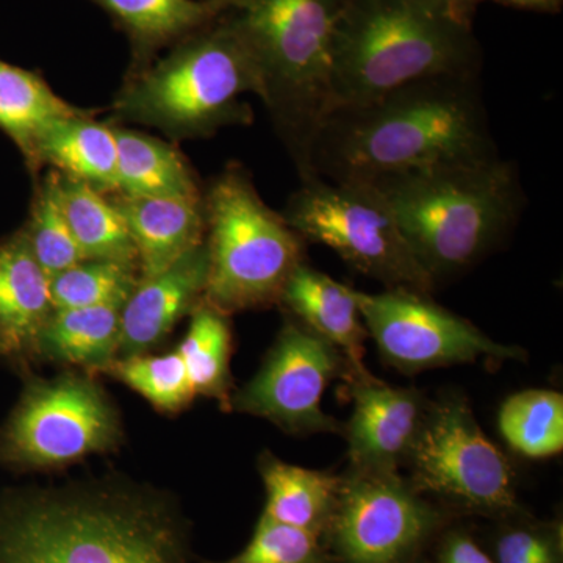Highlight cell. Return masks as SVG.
<instances>
[{"label": "cell", "instance_id": "obj_1", "mask_svg": "<svg viewBox=\"0 0 563 563\" xmlns=\"http://www.w3.org/2000/svg\"><path fill=\"white\" fill-rule=\"evenodd\" d=\"M0 563H198L168 493L106 476L0 493Z\"/></svg>", "mask_w": 563, "mask_h": 563}, {"label": "cell", "instance_id": "obj_2", "mask_svg": "<svg viewBox=\"0 0 563 563\" xmlns=\"http://www.w3.org/2000/svg\"><path fill=\"white\" fill-rule=\"evenodd\" d=\"M495 157L477 76H437L333 109L310 162L313 177L372 181Z\"/></svg>", "mask_w": 563, "mask_h": 563}, {"label": "cell", "instance_id": "obj_3", "mask_svg": "<svg viewBox=\"0 0 563 563\" xmlns=\"http://www.w3.org/2000/svg\"><path fill=\"white\" fill-rule=\"evenodd\" d=\"M366 184L390 207L404 239L435 285L495 250L525 203L520 177L499 155Z\"/></svg>", "mask_w": 563, "mask_h": 563}, {"label": "cell", "instance_id": "obj_4", "mask_svg": "<svg viewBox=\"0 0 563 563\" xmlns=\"http://www.w3.org/2000/svg\"><path fill=\"white\" fill-rule=\"evenodd\" d=\"M261 91L257 65L225 11L128 76L110 121L157 129L173 141L210 139L250 125L254 113L244 96Z\"/></svg>", "mask_w": 563, "mask_h": 563}, {"label": "cell", "instance_id": "obj_5", "mask_svg": "<svg viewBox=\"0 0 563 563\" xmlns=\"http://www.w3.org/2000/svg\"><path fill=\"white\" fill-rule=\"evenodd\" d=\"M343 5L344 0H233L228 10L301 180L313 177L314 139L333 109V36Z\"/></svg>", "mask_w": 563, "mask_h": 563}, {"label": "cell", "instance_id": "obj_6", "mask_svg": "<svg viewBox=\"0 0 563 563\" xmlns=\"http://www.w3.org/2000/svg\"><path fill=\"white\" fill-rule=\"evenodd\" d=\"M481 62L473 29L448 16L406 0H344L333 36V109L428 77L479 76Z\"/></svg>", "mask_w": 563, "mask_h": 563}, {"label": "cell", "instance_id": "obj_7", "mask_svg": "<svg viewBox=\"0 0 563 563\" xmlns=\"http://www.w3.org/2000/svg\"><path fill=\"white\" fill-rule=\"evenodd\" d=\"M209 252L203 302L231 317L279 302L306 242L266 206L244 166L231 163L203 191Z\"/></svg>", "mask_w": 563, "mask_h": 563}, {"label": "cell", "instance_id": "obj_8", "mask_svg": "<svg viewBox=\"0 0 563 563\" xmlns=\"http://www.w3.org/2000/svg\"><path fill=\"white\" fill-rule=\"evenodd\" d=\"M20 399L0 426V465L55 472L120 450V410L92 374H27Z\"/></svg>", "mask_w": 563, "mask_h": 563}, {"label": "cell", "instance_id": "obj_9", "mask_svg": "<svg viewBox=\"0 0 563 563\" xmlns=\"http://www.w3.org/2000/svg\"><path fill=\"white\" fill-rule=\"evenodd\" d=\"M282 214L303 242L328 246L363 276L387 288L432 295L435 282L415 257L390 207L366 181L301 180Z\"/></svg>", "mask_w": 563, "mask_h": 563}, {"label": "cell", "instance_id": "obj_10", "mask_svg": "<svg viewBox=\"0 0 563 563\" xmlns=\"http://www.w3.org/2000/svg\"><path fill=\"white\" fill-rule=\"evenodd\" d=\"M415 490L477 515L520 512L512 463L457 395L429 404L409 462Z\"/></svg>", "mask_w": 563, "mask_h": 563}, {"label": "cell", "instance_id": "obj_11", "mask_svg": "<svg viewBox=\"0 0 563 563\" xmlns=\"http://www.w3.org/2000/svg\"><path fill=\"white\" fill-rule=\"evenodd\" d=\"M443 523L442 510L398 472L351 470L322 540L335 563H417Z\"/></svg>", "mask_w": 563, "mask_h": 563}, {"label": "cell", "instance_id": "obj_12", "mask_svg": "<svg viewBox=\"0 0 563 563\" xmlns=\"http://www.w3.org/2000/svg\"><path fill=\"white\" fill-rule=\"evenodd\" d=\"M358 307L368 335L388 365L413 374L479 358H521L523 350L493 342L483 331L433 302L431 295L387 288L357 290Z\"/></svg>", "mask_w": 563, "mask_h": 563}, {"label": "cell", "instance_id": "obj_13", "mask_svg": "<svg viewBox=\"0 0 563 563\" xmlns=\"http://www.w3.org/2000/svg\"><path fill=\"white\" fill-rule=\"evenodd\" d=\"M347 369L335 346L299 322L287 321L257 374L233 393L231 412L265 418L299 435L342 432V422L322 410V398L329 384Z\"/></svg>", "mask_w": 563, "mask_h": 563}, {"label": "cell", "instance_id": "obj_14", "mask_svg": "<svg viewBox=\"0 0 563 563\" xmlns=\"http://www.w3.org/2000/svg\"><path fill=\"white\" fill-rule=\"evenodd\" d=\"M352 415L343 424L351 470L398 472L412 454L429 402L413 387H395L368 369H347Z\"/></svg>", "mask_w": 563, "mask_h": 563}, {"label": "cell", "instance_id": "obj_15", "mask_svg": "<svg viewBox=\"0 0 563 563\" xmlns=\"http://www.w3.org/2000/svg\"><path fill=\"white\" fill-rule=\"evenodd\" d=\"M209 252L206 242L157 276L140 279L121 310L118 358L146 354L168 339L177 322L203 301Z\"/></svg>", "mask_w": 563, "mask_h": 563}, {"label": "cell", "instance_id": "obj_16", "mask_svg": "<svg viewBox=\"0 0 563 563\" xmlns=\"http://www.w3.org/2000/svg\"><path fill=\"white\" fill-rule=\"evenodd\" d=\"M55 312L51 277L22 231L0 242V361L27 369L41 331Z\"/></svg>", "mask_w": 563, "mask_h": 563}, {"label": "cell", "instance_id": "obj_17", "mask_svg": "<svg viewBox=\"0 0 563 563\" xmlns=\"http://www.w3.org/2000/svg\"><path fill=\"white\" fill-rule=\"evenodd\" d=\"M135 244L140 279L157 276L206 242L202 199L144 198L114 192Z\"/></svg>", "mask_w": 563, "mask_h": 563}, {"label": "cell", "instance_id": "obj_18", "mask_svg": "<svg viewBox=\"0 0 563 563\" xmlns=\"http://www.w3.org/2000/svg\"><path fill=\"white\" fill-rule=\"evenodd\" d=\"M292 320L342 352L351 369H363L368 339L357 290L302 262L288 277L279 298Z\"/></svg>", "mask_w": 563, "mask_h": 563}, {"label": "cell", "instance_id": "obj_19", "mask_svg": "<svg viewBox=\"0 0 563 563\" xmlns=\"http://www.w3.org/2000/svg\"><path fill=\"white\" fill-rule=\"evenodd\" d=\"M110 14L131 44V74L177 41L222 16L233 0H90Z\"/></svg>", "mask_w": 563, "mask_h": 563}, {"label": "cell", "instance_id": "obj_20", "mask_svg": "<svg viewBox=\"0 0 563 563\" xmlns=\"http://www.w3.org/2000/svg\"><path fill=\"white\" fill-rule=\"evenodd\" d=\"M44 166L106 195H114L118 191V143L113 122L96 121L88 110L55 122L36 151L38 173Z\"/></svg>", "mask_w": 563, "mask_h": 563}, {"label": "cell", "instance_id": "obj_21", "mask_svg": "<svg viewBox=\"0 0 563 563\" xmlns=\"http://www.w3.org/2000/svg\"><path fill=\"white\" fill-rule=\"evenodd\" d=\"M122 306L55 310L41 331L33 362L102 374L120 350Z\"/></svg>", "mask_w": 563, "mask_h": 563}, {"label": "cell", "instance_id": "obj_22", "mask_svg": "<svg viewBox=\"0 0 563 563\" xmlns=\"http://www.w3.org/2000/svg\"><path fill=\"white\" fill-rule=\"evenodd\" d=\"M118 191L144 198L202 199L195 169L169 141L113 122Z\"/></svg>", "mask_w": 563, "mask_h": 563}, {"label": "cell", "instance_id": "obj_23", "mask_svg": "<svg viewBox=\"0 0 563 563\" xmlns=\"http://www.w3.org/2000/svg\"><path fill=\"white\" fill-rule=\"evenodd\" d=\"M258 472L265 485V517L324 536L335 510L343 476L291 465L272 453L262 454Z\"/></svg>", "mask_w": 563, "mask_h": 563}, {"label": "cell", "instance_id": "obj_24", "mask_svg": "<svg viewBox=\"0 0 563 563\" xmlns=\"http://www.w3.org/2000/svg\"><path fill=\"white\" fill-rule=\"evenodd\" d=\"M85 111L65 101L40 74L0 58V131L20 150L32 174H38L36 151L52 125Z\"/></svg>", "mask_w": 563, "mask_h": 563}, {"label": "cell", "instance_id": "obj_25", "mask_svg": "<svg viewBox=\"0 0 563 563\" xmlns=\"http://www.w3.org/2000/svg\"><path fill=\"white\" fill-rule=\"evenodd\" d=\"M60 176L63 209L85 261L136 263L135 244L111 196Z\"/></svg>", "mask_w": 563, "mask_h": 563}, {"label": "cell", "instance_id": "obj_26", "mask_svg": "<svg viewBox=\"0 0 563 563\" xmlns=\"http://www.w3.org/2000/svg\"><path fill=\"white\" fill-rule=\"evenodd\" d=\"M232 329L228 314L201 302L190 314L187 333L177 347L184 358L196 396L220 402L231 412Z\"/></svg>", "mask_w": 563, "mask_h": 563}, {"label": "cell", "instance_id": "obj_27", "mask_svg": "<svg viewBox=\"0 0 563 563\" xmlns=\"http://www.w3.org/2000/svg\"><path fill=\"white\" fill-rule=\"evenodd\" d=\"M499 431L514 451L529 459H547L563 450V396L531 388L515 393L499 410Z\"/></svg>", "mask_w": 563, "mask_h": 563}, {"label": "cell", "instance_id": "obj_28", "mask_svg": "<svg viewBox=\"0 0 563 563\" xmlns=\"http://www.w3.org/2000/svg\"><path fill=\"white\" fill-rule=\"evenodd\" d=\"M102 374L139 393L158 413L184 412L196 398L184 358L177 350L162 355L146 352L117 358Z\"/></svg>", "mask_w": 563, "mask_h": 563}, {"label": "cell", "instance_id": "obj_29", "mask_svg": "<svg viewBox=\"0 0 563 563\" xmlns=\"http://www.w3.org/2000/svg\"><path fill=\"white\" fill-rule=\"evenodd\" d=\"M21 231L36 262L51 279L85 261L70 232L63 209L60 176L54 169H49L40 181L32 202L31 218Z\"/></svg>", "mask_w": 563, "mask_h": 563}, {"label": "cell", "instance_id": "obj_30", "mask_svg": "<svg viewBox=\"0 0 563 563\" xmlns=\"http://www.w3.org/2000/svg\"><path fill=\"white\" fill-rule=\"evenodd\" d=\"M140 282L135 263L84 261L51 279L55 310L124 306Z\"/></svg>", "mask_w": 563, "mask_h": 563}, {"label": "cell", "instance_id": "obj_31", "mask_svg": "<svg viewBox=\"0 0 563 563\" xmlns=\"http://www.w3.org/2000/svg\"><path fill=\"white\" fill-rule=\"evenodd\" d=\"M199 563H335L322 537L262 515L246 548L228 561Z\"/></svg>", "mask_w": 563, "mask_h": 563}, {"label": "cell", "instance_id": "obj_32", "mask_svg": "<svg viewBox=\"0 0 563 563\" xmlns=\"http://www.w3.org/2000/svg\"><path fill=\"white\" fill-rule=\"evenodd\" d=\"M562 551L561 528L512 526L496 540V563H531L544 554Z\"/></svg>", "mask_w": 563, "mask_h": 563}, {"label": "cell", "instance_id": "obj_33", "mask_svg": "<svg viewBox=\"0 0 563 563\" xmlns=\"http://www.w3.org/2000/svg\"><path fill=\"white\" fill-rule=\"evenodd\" d=\"M439 563H496L470 533L453 531L444 537L439 550Z\"/></svg>", "mask_w": 563, "mask_h": 563}, {"label": "cell", "instance_id": "obj_34", "mask_svg": "<svg viewBox=\"0 0 563 563\" xmlns=\"http://www.w3.org/2000/svg\"><path fill=\"white\" fill-rule=\"evenodd\" d=\"M477 2H493L509 9L537 11V13L555 14L562 10L563 0H477Z\"/></svg>", "mask_w": 563, "mask_h": 563}, {"label": "cell", "instance_id": "obj_35", "mask_svg": "<svg viewBox=\"0 0 563 563\" xmlns=\"http://www.w3.org/2000/svg\"><path fill=\"white\" fill-rule=\"evenodd\" d=\"M448 18L463 27L473 29L474 14H476L477 0H444Z\"/></svg>", "mask_w": 563, "mask_h": 563}, {"label": "cell", "instance_id": "obj_36", "mask_svg": "<svg viewBox=\"0 0 563 563\" xmlns=\"http://www.w3.org/2000/svg\"><path fill=\"white\" fill-rule=\"evenodd\" d=\"M406 2L426 11V13L435 14V16H448L444 0H406Z\"/></svg>", "mask_w": 563, "mask_h": 563}, {"label": "cell", "instance_id": "obj_37", "mask_svg": "<svg viewBox=\"0 0 563 563\" xmlns=\"http://www.w3.org/2000/svg\"><path fill=\"white\" fill-rule=\"evenodd\" d=\"M531 563H562V551H554V553L544 554L542 558L536 559Z\"/></svg>", "mask_w": 563, "mask_h": 563}]
</instances>
